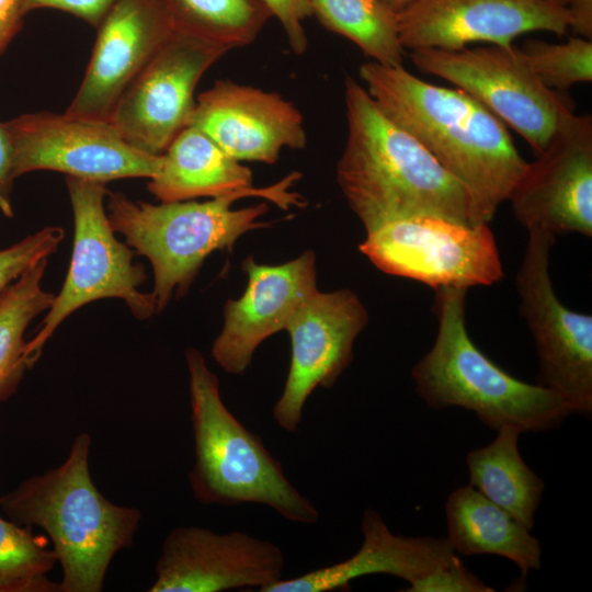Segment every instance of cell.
<instances>
[{
    "mask_svg": "<svg viewBox=\"0 0 592 592\" xmlns=\"http://www.w3.org/2000/svg\"><path fill=\"white\" fill-rule=\"evenodd\" d=\"M467 291L435 289V341L411 372L418 395L430 408L473 411L496 431L513 425L521 432H544L560 425L571 411L558 395L506 373L470 339L466 328Z\"/></svg>",
    "mask_w": 592,
    "mask_h": 592,
    "instance_id": "cell-5",
    "label": "cell"
},
{
    "mask_svg": "<svg viewBox=\"0 0 592 592\" xmlns=\"http://www.w3.org/2000/svg\"><path fill=\"white\" fill-rule=\"evenodd\" d=\"M360 251L380 271L440 287L489 286L504 277L488 224L464 225L420 216L369 232Z\"/></svg>",
    "mask_w": 592,
    "mask_h": 592,
    "instance_id": "cell-10",
    "label": "cell"
},
{
    "mask_svg": "<svg viewBox=\"0 0 592 592\" xmlns=\"http://www.w3.org/2000/svg\"><path fill=\"white\" fill-rule=\"evenodd\" d=\"M292 172L266 187H248L208 201L194 200L150 204L133 201L123 193L109 192L105 208L115 232L126 244L151 264L157 312L163 310L173 296H184L206 258L220 250L230 251L246 232L264 227L259 221L265 203L232 209L231 204L248 196L269 200L283 209L304 206V198L289 191L299 179Z\"/></svg>",
    "mask_w": 592,
    "mask_h": 592,
    "instance_id": "cell-4",
    "label": "cell"
},
{
    "mask_svg": "<svg viewBox=\"0 0 592 592\" xmlns=\"http://www.w3.org/2000/svg\"><path fill=\"white\" fill-rule=\"evenodd\" d=\"M13 151L15 177L38 170L100 182L153 178L161 155L132 146L110 121L48 112L1 123Z\"/></svg>",
    "mask_w": 592,
    "mask_h": 592,
    "instance_id": "cell-11",
    "label": "cell"
},
{
    "mask_svg": "<svg viewBox=\"0 0 592 592\" xmlns=\"http://www.w3.org/2000/svg\"><path fill=\"white\" fill-rule=\"evenodd\" d=\"M526 229L592 236V117L567 111L508 198Z\"/></svg>",
    "mask_w": 592,
    "mask_h": 592,
    "instance_id": "cell-13",
    "label": "cell"
},
{
    "mask_svg": "<svg viewBox=\"0 0 592 592\" xmlns=\"http://www.w3.org/2000/svg\"><path fill=\"white\" fill-rule=\"evenodd\" d=\"M47 262L27 270L0 297V402L14 395L25 371L32 367L24 334L55 297L42 285Z\"/></svg>",
    "mask_w": 592,
    "mask_h": 592,
    "instance_id": "cell-24",
    "label": "cell"
},
{
    "mask_svg": "<svg viewBox=\"0 0 592 592\" xmlns=\"http://www.w3.org/2000/svg\"><path fill=\"white\" fill-rule=\"evenodd\" d=\"M284 554L240 531L178 526L164 538L149 592H220L263 588L283 577Z\"/></svg>",
    "mask_w": 592,
    "mask_h": 592,
    "instance_id": "cell-15",
    "label": "cell"
},
{
    "mask_svg": "<svg viewBox=\"0 0 592 592\" xmlns=\"http://www.w3.org/2000/svg\"><path fill=\"white\" fill-rule=\"evenodd\" d=\"M66 184L73 215V242L69 269L26 353L33 366L57 328L79 308L104 298L122 299L132 315L146 320L157 314L151 293L139 287L147 278L135 251L115 237L105 208L104 183L72 177Z\"/></svg>",
    "mask_w": 592,
    "mask_h": 592,
    "instance_id": "cell-7",
    "label": "cell"
},
{
    "mask_svg": "<svg viewBox=\"0 0 592 592\" xmlns=\"http://www.w3.org/2000/svg\"><path fill=\"white\" fill-rule=\"evenodd\" d=\"M516 274L520 312L539 360L538 385L553 390L571 413H592V316L566 307L555 293L549 254L555 236L537 227Z\"/></svg>",
    "mask_w": 592,
    "mask_h": 592,
    "instance_id": "cell-9",
    "label": "cell"
},
{
    "mask_svg": "<svg viewBox=\"0 0 592 592\" xmlns=\"http://www.w3.org/2000/svg\"><path fill=\"white\" fill-rule=\"evenodd\" d=\"M407 592H491L455 555L449 561L410 584Z\"/></svg>",
    "mask_w": 592,
    "mask_h": 592,
    "instance_id": "cell-30",
    "label": "cell"
},
{
    "mask_svg": "<svg viewBox=\"0 0 592 592\" xmlns=\"http://www.w3.org/2000/svg\"><path fill=\"white\" fill-rule=\"evenodd\" d=\"M115 0H22V11L52 8L68 12L98 27Z\"/></svg>",
    "mask_w": 592,
    "mask_h": 592,
    "instance_id": "cell-32",
    "label": "cell"
},
{
    "mask_svg": "<svg viewBox=\"0 0 592 592\" xmlns=\"http://www.w3.org/2000/svg\"><path fill=\"white\" fill-rule=\"evenodd\" d=\"M311 13L330 32L353 42L374 62L403 66L398 13L379 0H309Z\"/></svg>",
    "mask_w": 592,
    "mask_h": 592,
    "instance_id": "cell-25",
    "label": "cell"
},
{
    "mask_svg": "<svg viewBox=\"0 0 592 592\" xmlns=\"http://www.w3.org/2000/svg\"><path fill=\"white\" fill-rule=\"evenodd\" d=\"M414 66L442 78L485 105L527 141L535 155L548 144L562 115L572 109L561 92L548 89L531 70L519 47L411 50Z\"/></svg>",
    "mask_w": 592,
    "mask_h": 592,
    "instance_id": "cell-8",
    "label": "cell"
},
{
    "mask_svg": "<svg viewBox=\"0 0 592 592\" xmlns=\"http://www.w3.org/2000/svg\"><path fill=\"white\" fill-rule=\"evenodd\" d=\"M568 9L571 14L570 29L579 36L592 39V0H571Z\"/></svg>",
    "mask_w": 592,
    "mask_h": 592,
    "instance_id": "cell-35",
    "label": "cell"
},
{
    "mask_svg": "<svg viewBox=\"0 0 592 592\" xmlns=\"http://www.w3.org/2000/svg\"><path fill=\"white\" fill-rule=\"evenodd\" d=\"M398 22L405 49L458 50L478 42L511 46L531 32L562 36L571 14L546 0H414Z\"/></svg>",
    "mask_w": 592,
    "mask_h": 592,
    "instance_id": "cell-16",
    "label": "cell"
},
{
    "mask_svg": "<svg viewBox=\"0 0 592 592\" xmlns=\"http://www.w3.org/2000/svg\"><path fill=\"white\" fill-rule=\"evenodd\" d=\"M250 168L226 153L210 137L186 126L161 153L148 190L160 202L219 197L253 186Z\"/></svg>",
    "mask_w": 592,
    "mask_h": 592,
    "instance_id": "cell-21",
    "label": "cell"
},
{
    "mask_svg": "<svg viewBox=\"0 0 592 592\" xmlns=\"http://www.w3.org/2000/svg\"><path fill=\"white\" fill-rule=\"evenodd\" d=\"M497 432L492 443L468 453L469 485L532 530L545 483L521 457L522 432L513 425Z\"/></svg>",
    "mask_w": 592,
    "mask_h": 592,
    "instance_id": "cell-23",
    "label": "cell"
},
{
    "mask_svg": "<svg viewBox=\"0 0 592 592\" xmlns=\"http://www.w3.org/2000/svg\"><path fill=\"white\" fill-rule=\"evenodd\" d=\"M281 23L287 42L297 55L308 47V39L303 22L312 15L309 0H263Z\"/></svg>",
    "mask_w": 592,
    "mask_h": 592,
    "instance_id": "cell-31",
    "label": "cell"
},
{
    "mask_svg": "<svg viewBox=\"0 0 592 592\" xmlns=\"http://www.w3.org/2000/svg\"><path fill=\"white\" fill-rule=\"evenodd\" d=\"M358 73L385 115L463 185L479 223L489 224L527 166L506 125L463 90L426 82L403 66L367 61Z\"/></svg>",
    "mask_w": 592,
    "mask_h": 592,
    "instance_id": "cell-1",
    "label": "cell"
},
{
    "mask_svg": "<svg viewBox=\"0 0 592 592\" xmlns=\"http://www.w3.org/2000/svg\"><path fill=\"white\" fill-rule=\"evenodd\" d=\"M242 269L248 275L246 291L226 301L224 325L212 346L215 362L232 375L244 374L258 346L285 330L318 291L316 255L310 250L277 265L257 263L249 255Z\"/></svg>",
    "mask_w": 592,
    "mask_h": 592,
    "instance_id": "cell-18",
    "label": "cell"
},
{
    "mask_svg": "<svg viewBox=\"0 0 592 592\" xmlns=\"http://www.w3.org/2000/svg\"><path fill=\"white\" fill-rule=\"evenodd\" d=\"M368 322V314L348 288L317 291L286 327L291 365L283 392L273 408L276 423L296 432L304 406L318 387L331 388L353 358V344Z\"/></svg>",
    "mask_w": 592,
    "mask_h": 592,
    "instance_id": "cell-14",
    "label": "cell"
},
{
    "mask_svg": "<svg viewBox=\"0 0 592 592\" xmlns=\"http://www.w3.org/2000/svg\"><path fill=\"white\" fill-rule=\"evenodd\" d=\"M96 29L84 77L65 113L109 121L124 92L177 30L161 0H115Z\"/></svg>",
    "mask_w": 592,
    "mask_h": 592,
    "instance_id": "cell-17",
    "label": "cell"
},
{
    "mask_svg": "<svg viewBox=\"0 0 592 592\" xmlns=\"http://www.w3.org/2000/svg\"><path fill=\"white\" fill-rule=\"evenodd\" d=\"M379 1H382L384 4H386L396 13H399L402 10H405L414 0H379Z\"/></svg>",
    "mask_w": 592,
    "mask_h": 592,
    "instance_id": "cell-36",
    "label": "cell"
},
{
    "mask_svg": "<svg viewBox=\"0 0 592 592\" xmlns=\"http://www.w3.org/2000/svg\"><path fill=\"white\" fill-rule=\"evenodd\" d=\"M519 50L531 70L550 90L563 92L592 80V39L578 36L561 44L528 39Z\"/></svg>",
    "mask_w": 592,
    "mask_h": 592,
    "instance_id": "cell-28",
    "label": "cell"
},
{
    "mask_svg": "<svg viewBox=\"0 0 592 592\" xmlns=\"http://www.w3.org/2000/svg\"><path fill=\"white\" fill-rule=\"evenodd\" d=\"M361 530L363 544L349 559L296 578H282L261 592L349 590L352 580L374 573L395 576L412 584L455 556L447 538L392 534L382 515L372 509L364 511Z\"/></svg>",
    "mask_w": 592,
    "mask_h": 592,
    "instance_id": "cell-20",
    "label": "cell"
},
{
    "mask_svg": "<svg viewBox=\"0 0 592 592\" xmlns=\"http://www.w3.org/2000/svg\"><path fill=\"white\" fill-rule=\"evenodd\" d=\"M15 179L12 147L0 124V213L7 217L13 216L11 193Z\"/></svg>",
    "mask_w": 592,
    "mask_h": 592,
    "instance_id": "cell-33",
    "label": "cell"
},
{
    "mask_svg": "<svg viewBox=\"0 0 592 592\" xmlns=\"http://www.w3.org/2000/svg\"><path fill=\"white\" fill-rule=\"evenodd\" d=\"M92 439L78 434L67 458L0 497L20 525L38 526L61 567L60 592H100L114 556L134 544L141 512L118 505L94 485L89 467Z\"/></svg>",
    "mask_w": 592,
    "mask_h": 592,
    "instance_id": "cell-3",
    "label": "cell"
},
{
    "mask_svg": "<svg viewBox=\"0 0 592 592\" xmlns=\"http://www.w3.org/2000/svg\"><path fill=\"white\" fill-rule=\"evenodd\" d=\"M174 27L228 50L251 44L272 12L263 0H161Z\"/></svg>",
    "mask_w": 592,
    "mask_h": 592,
    "instance_id": "cell-26",
    "label": "cell"
},
{
    "mask_svg": "<svg viewBox=\"0 0 592 592\" xmlns=\"http://www.w3.org/2000/svg\"><path fill=\"white\" fill-rule=\"evenodd\" d=\"M195 463L189 474L194 498L203 504L270 506L284 519L316 524V505L286 478L261 437L226 407L219 380L203 354L185 350Z\"/></svg>",
    "mask_w": 592,
    "mask_h": 592,
    "instance_id": "cell-6",
    "label": "cell"
},
{
    "mask_svg": "<svg viewBox=\"0 0 592 592\" xmlns=\"http://www.w3.org/2000/svg\"><path fill=\"white\" fill-rule=\"evenodd\" d=\"M546 1H549V2H551L554 4H557V5H560V7L568 8L571 0H546Z\"/></svg>",
    "mask_w": 592,
    "mask_h": 592,
    "instance_id": "cell-37",
    "label": "cell"
},
{
    "mask_svg": "<svg viewBox=\"0 0 592 592\" xmlns=\"http://www.w3.org/2000/svg\"><path fill=\"white\" fill-rule=\"evenodd\" d=\"M344 101L348 135L337 180L366 232L420 216L481 224L463 185L351 76Z\"/></svg>",
    "mask_w": 592,
    "mask_h": 592,
    "instance_id": "cell-2",
    "label": "cell"
},
{
    "mask_svg": "<svg viewBox=\"0 0 592 592\" xmlns=\"http://www.w3.org/2000/svg\"><path fill=\"white\" fill-rule=\"evenodd\" d=\"M445 513L446 538L455 553L504 557L519 567L524 578L540 568V544L531 530L470 485L448 496Z\"/></svg>",
    "mask_w": 592,
    "mask_h": 592,
    "instance_id": "cell-22",
    "label": "cell"
},
{
    "mask_svg": "<svg viewBox=\"0 0 592 592\" xmlns=\"http://www.w3.org/2000/svg\"><path fill=\"white\" fill-rule=\"evenodd\" d=\"M64 229L46 226L0 249V297L27 270L47 260L64 240Z\"/></svg>",
    "mask_w": 592,
    "mask_h": 592,
    "instance_id": "cell-29",
    "label": "cell"
},
{
    "mask_svg": "<svg viewBox=\"0 0 592 592\" xmlns=\"http://www.w3.org/2000/svg\"><path fill=\"white\" fill-rule=\"evenodd\" d=\"M32 528L0 517V592H60L48 578L57 558Z\"/></svg>",
    "mask_w": 592,
    "mask_h": 592,
    "instance_id": "cell-27",
    "label": "cell"
},
{
    "mask_svg": "<svg viewBox=\"0 0 592 592\" xmlns=\"http://www.w3.org/2000/svg\"><path fill=\"white\" fill-rule=\"evenodd\" d=\"M22 0H0V55L22 27Z\"/></svg>",
    "mask_w": 592,
    "mask_h": 592,
    "instance_id": "cell-34",
    "label": "cell"
},
{
    "mask_svg": "<svg viewBox=\"0 0 592 592\" xmlns=\"http://www.w3.org/2000/svg\"><path fill=\"white\" fill-rule=\"evenodd\" d=\"M227 52L175 31L124 92L109 121L132 146L163 153L189 126L200 79Z\"/></svg>",
    "mask_w": 592,
    "mask_h": 592,
    "instance_id": "cell-12",
    "label": "cell"
},
{
    "mask_svg": "<svg viewBox=\"0 0 592 592\" xmlns=\"http://www.w3.org/2000/svg\"><path fill=\"white\" fill-rule=\"evenodd\" d=\"M189 125L238 161L272 164L284 148L307 145L303 115L292 102L228 79L197 96Z\"/></svg>",
    "mask_w": 592,
    "mask_h": 592,
    "instance_id": "cell-19",
    "label": "cell"
}]
</instances>
